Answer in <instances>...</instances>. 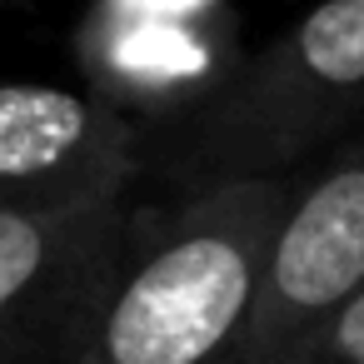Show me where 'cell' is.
Segmentation results:
<instances>
[{
    "instance_id": "obj_8",
    "label": "cell",
    "mask_w": 364,
    "mask_h": 364,
    "mask_svg": "<svg viewBox=\"0 0 364 364\" xmlns=\"http://www.w3.org/2000/svg\"><path fill=\"white\" fill-rule=\"evenodd\" d=\"M0 6H6V0H0Z\"/></svg>"
},
{
    "instance_id": "obj_1",
    "label": "cell",
    "mask_w": 364,
    "mask_h": 364,
    "mask_svg": "<svg viewBox=\"0 0 364 364\" xmlns=\"http://www.w3.org/2000/svg\"><path fill=\"white\" fill-rule=\"evenodd\" d=\"M364 135V0H319L230 80L155 135L145 170L165 195L299 180Z\"/></svg>"
},
{
    "instance_id": "obj_4",
    "label": "cell",
    "mask_w": 364,
    "mask_h": 364,
    "mask_svg": "<svg viewBox=\"0 0 364 364\" xmlns=\"http://www.w3.org/2000/svg\"><path fill=\"white\" fill-rule=\"evenodd\" d=\"M145 130L95 90L0 80V215H70L130 200Z\"/></svg>"
},
{
    "instance_id": "obj_5",
    "label": "cell",
    "mask_w": 364,
    "mask_h": 364,
    "mask_svg": "<svg viewBox=\"0 0 364 364\" xmlns=\"http://www.w3.org/2000/svg\"><path fill=\"white\" fill-rule=\"evenodd\" d=\"M364 294V135L294 180L235 364H259Z\"/></svg>"
},
{
    "instance_id": "obj_6",
    "label": "cell",
    "mask_w": 364,
    "mask_h": 364,
    "mask_svg": "<svg viewBox=\"0 0 364 364\" xmlns=\"http://www.w3.org/2000/svg\"><path fill=\"white\" fill-rule=\"evenodd\" d=\"M230 31L225 0H95L80 36L85 65L95 70L90 90L130 120L140 115L135 105H155L165 110L160 130H170L240 65Z\"/></svg>"
},
{
    "instance_id": "obj_2",
    "label": "cell",
    "mask_w": 364,
    "mask_h": 364,
    "mask_svg": "<svg viewBox=\"0 0 364 364\" xmlns=\"http://www.w3.org/2000/svg\"><path fill=\"white\" fill-rule=\"evenodd\" d=\"M294 180L140 205L125 274L80 364H235Z\"/></svg>"
},
{
    "instance_id": "obj_3",
    "label": "cell",
    "mask_w": 364,
    "mask_h": 364,
    "mask_svg": "<svg viewBox=\"0 0 364 364\" xmlns=\"http://www.w3.org/2000/svg\"><path fill=\"white\" fill-rule=\"evenodd\" d=\"M135 200L0 215V364H80L135 245Z\"/></svg>"
},
{
    "instance_id": "obj_7",
    "label": "cell",
    "mask_w": 364,
    "mask_h": 364,
    "mask_svg": "<svg viewBox=\"0 0 364 364\" xmlns=\"http://www.w3.org/2000/svg\"><path fill=\"white\" fill-rule=\"evenodd\" d=\"M259 364H364V294Z\"/></svg>"
}]
</instances>
